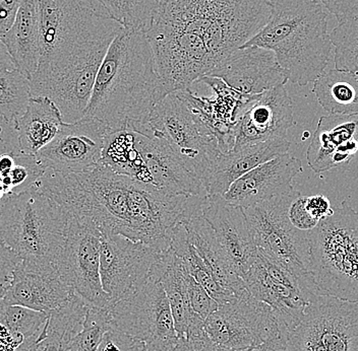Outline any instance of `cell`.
<instances>
[{"label":"cell","mask_w":358,"mask_h":351,"mask_svg":"<svg viewBox=\"0 0 358 351\" xmlns=\"http://www.w3.org/2000/svg\"><path fill=\"white\" fill-rule=\"evenodd\" d=\"M273 0H165L145 36L165 97L209 77L267 24Z\"/></svg>","instance_id":"1"},{"label":"cell","mask_w":358,"mask_h":351,"mask_svg":"<svg viewBox=\"0 0 358 351\" xmlns=\"http://www.w3.org/2000/svg\"><path fill=\"white\" fill-rule=\"evenodd\" d=\"M164 98L147 36L122 29L103 59L85 116L101 121L109 131H138Z\"/></svg>","instance_id":"2"},{"label":"cell","mask_w":358,"mask_h":351,"mask_svg":"<svg viewBox=\"0 0 358 351\" xmlns=\"http://www.w3.org/2000/svg\"><path fill=\"white\" fill-rule=\"evenodd\" d=\"M274 52L289 82L306 87L324 73L332 54L328 13L317 0H273L265 27L243 47Z\"/></svg>","instance_id":"3"},{"label":"cell","mask_w":358,"mask_h":351,"mask_svg":"<svg viewBox=\"0 0 358 351\" xmlns=\"http://www.w3.org/2000/svg\"><path fill=\"white\" fill-rule=\"evenodd\" d=\"M40 60L46 70L83 54L107 39H115L122 27L97 0H38Z\"/></svg>","instance_id":"4"},{"label":"cell","mask_w":358,"mask_h":351,"mask_svg":"<svg viewBox=\"0 0 358 351\" xmlns=\"http://www.w3.org/2000/svg\"><path fill=\"white\" fill-rule=\"evenodd\" d=\"M69 216L37 185L0 201V239L22 260L56 267Z\"/></svg>","instance_id":"5"},{"label":"cell","mask_w":358,"mask_h":351,"mask_svg":"<svg viewBox=\"0 0 358 351\" xmlns=\"http://www.w3.org/2000/svg\"><path fill=\"white\" fill-rule=\"evenodd\" d=\"M310 270L324 296L358 301V212L347 201L308 232Z\"/></svg>","instance_id":"6"},{"label":"cell","mask_w":358,"mask_h":351,"mask_svg":"<svg viewBox=\"0 0 358 351\" xmlns=\"http://www.w3.org/2000/svg\"><path fill=\"white\" fill-rule=\"evenodd\" d=\"M136 132L163 138L190 173L203 183V187L222 154L216 138L206 131L176 93L169 94L157 103L150 114L148 124Z\"/></svg>","instance_id":"7"},{"label":"cell","mask_w":358,"mask_h":351,"mask_svg":"<svg viewBox=\"0 0 358 351\" xmlns=\"http://www.w3.org/2000/svg\"><path fill=\"white\" fill-rule=\"evenodd\" d=\"M299 194L294 190L243 209L257 249L291 274L306 277L313 275L308 232L296 229L288 216L291 202Z\"/></svg>","instance_id":"8"},{"label":"cell","mask_w":358,"mask_h":351,"mask_svg":"<svg viewBox=\"0 0 358 351\" xmlns=\"http://www.w3.org/2000/svg\"><path fill=\"white\" fill-rule=\"evenodd\" d=\"M114 39L101 41L83 54L29 78L30 97H46L59 109L64 123L82 119L86 114L96 78Z\"/></svg>","instance_id":"9"},{"label":"cell","mask_w":358,"mask_h":351,"mask_svg":"<svg viewBox=\"0 0 358 351\" xmlns=\"http://www.w3.org/2000/svg\"><path fill=\"white\" fill-rule=\"evenodd\" d=\"M243 279L250 294L272 308L284 335L301 321L306 308L322 294L313 275L296 276L259 249Z\"/></svg>","instance_id":"10"},{"label":"cell","mask_w":358,"mask_h":351,"mask_svg":"<svg viewBox=\"0 0 358 351\" xmlns=\"http://www.w3.org/2000/svg\"><path fill=\"white\" fill-rule=\"evenodd\" d=\"M109 311L111 328L144 342L148 350L168 351L178 341L166 292L154 277Z\"/></svg>","instance_id":"11"},{"label":"cell","mask_w":358,"mask_h":351,"mask_svg":"<svg viewBox=\"0 0 358 351\" xmlns=\"http://www.w3.org/2000/svg\"><path fill=\"white\" fill-rule=\"evenodd\" d=\"M289 351H358V301L321 294L287 334Z\"/></svg>","instance_id":"12"},{"label":"cell","mask_w":358,"mask_h":351,"mask_svg":"<svg viewBox=\"0 0 358 351\" xmlns=\"http://www.w3.org/2000/svg\"><path fill=\"white\" fill-rule=\"evenodd\" d=\"M67 216L66 241L56 268L66 285L90 308H109L111 299L101 279L102 232L92 221Z\"/></svg>","instance_id":"13"},{"label":"cell","mask_w":358,"mask_h":351,"mask_svg":"<svg viewBox=\"0 0 358 351\" xmlns=\"http://www.w3.org/2000/svg\"><path fill=\"white\" fill-rule=\"evenodd\" d=\"M208 336L236 351L250 350L282 334L272 308L248 290L219 306L205 321Z\"/></svg>","instance_id":"14"},{"label":"cell","mask_w":358,"mask_h":351,"mask_svg":"<svg viewBox=\"0 0 358 351\" xmlns=\"http://www.w3.org/2000/svg\"><path fill=\"white\" fill-rule=\"evenodd\" d=\"M161 252L120 234H102L101 279L111 306L144 285L151 276Z\"/></svg>","instance_id":"15"},{"label":"cell","mask_w":358,"mask_h":351,"mask_svg":"<svg viewBox=\"0 0 358 351\" xmlns=\"http://www.w3.org/2000/svg\"><path fill=\"white\" fill-rule=\"evenodd\" d=\"M108 132L101 121L84 116L77 122L64 123L36 156L46 171L85 173L100 164Z\"/></svg>","instance_id":"16"},{"label":"cell","mask_w":358,"mask_h":351,"mask_svg":"<svg viewBox=\"0 0 358 351\" xmlns=\"http://www.w3.org/2000/svg\"><path fill=\"white\" fill-rule=\"evenodd\" d=\"M198 82L209 86L214 97H199L190 88L176 91V94L187 105L208 133L216 138L220 151L228 153L234 147L235 126L257 96L241 95L219 77H203Z\"/></svg>","instance_id":"17"},{"label":"cell","mask_w":358,"mask_h":351,"mask_svg":"<svg viewBox=\"0 0 358 351\" xmlns=\"http://www.w3.org/2000/svg\"><path fill=\"white\" fill-rule=\"evenodd\" d=\"M209 77L221 78L228 87L245 97L261 95L289 82L274 52L257 46L237 49Z\"/></svg>","instance_id":"18"},{"label":"cell","mask_w":358,"mask_h":351,"mask_svg":"<svg viewBox=\"0 0 358 351\" xmlns=\"http://www.w3.org/2000/svg\"><path fill=\"white\" fill-rule=\"evenodd\" d=\"M294 124L293 103L285 86L268 89L255 97L239 118L234 128L232 151L255 143L286 138Z\"/></svg>","instance_id":"19"},{"label":"cell","mask_w":358,"mask_h":351,"mask_svg":"<svg viewBox=\"0 0 358 351\" xmlns=\"http://www.w3.org/2000/svg\"><path fill=\"white\" fill-rule=\"evenodd\" d=\"M73 294L55 266L22 260L1 297L8 305L49 314L66 304Z\"/></svg>","instance_id":"20"},{"label":"cell","mask_w":358,"mask_h":351,"mask_svg":"<svg viewBox=\"0 0 358 351\" xmlns=\"http://www.w3.org/2000/svg\"><path fill=\"white\" fill-rule=\"evenodd\" d=\"M201 216L216 232L236 274L243 278L256 261L257 247L245 211L222 195H207L201 201Z\"/></svg>","instance_id":"21"},{"label":"cell","mask_w":358,"mask_h":351,"mask_svg":"<svg viewBox=\"0 0 358 351\" xmlns=\"http://www.w3.org/2000/svg\"><path fill=\"white\" fill-rule=\"evenodd\" d=\"M299 158L286 153L257 165L230 186L224 198L246 209L294 191L293 179L302 172Z\"/></svg>","instance_id":"22"},{"label":"cell","mask_w":358,"mask_h":351,"mask_svg":"<svg viewBox=\"0 0 358 351\" xmlns=\"http://www.w3.org/2000/svg\"><path fill=\"white\" fill-rule=\"evenodd\" d=\"M136 143L149 172L151 187L170 195H208L203 183L190 173L163 138L136 132Z\"/></svg>","instance_id":"23"},{"label":"cell","mask_w":358,"mask_h":351,"mask_svg":"<svg viewBox=\"0 0 358 351\" xmlns=\"http://www.w3.org/2000/svg\"><path fill=\"white\" fill-rule=\"evenodd\" d=\"M205 197V196H203ZM203 197L189 196L180 221L194 249L207 264L215 279L224 290L235 296L248 290L245 281L235 271L234 265L217 238L216 232L201 216V201Z\"/></svg>","instance_id":"24"},{"label":"cell","mask_w":358,"mask_h":351,"mask_svg":"<svg viewBox=\"0 0 358 351\" xmlns=\"http://www.w3.org/2000/svg\"><path fill=\"white\" fill-rule=\"evenodd\" d=\"M358 151V115L323 116L306 151L315 174L348 164Z\"/></svg>","instance_id":"25"},{"label":"cell","mask_w":358,"mask_h":351,"mask_svg":"<svg viewBox=\"0 0 358 351\" xmlns=\"http://www.w3.org/2000/svg\"><path fill=\"white\" fill-rule=\"evenodd\" d=\"M187 272L185 264L171 248L161 252L151 276L160 281L169 301L178 338L205 332V319L190 306L187 292Z\"/></svg>","instance_id":"26"},{"label":"cell","mask_w":358,"mask_h":351,"mask_svg":"<svg viewBox=\"0 0 358 351\" xmlns=\"http://www.w3.org/2000/svg\"><path fill=\"white\" fill-rule=\"evenodd\" d=\"M289 147L287 138H279L221 154L205 184L208 195H225L235 181L257 165L287 153Z\"/></svg>","instance_id":"27"},{"label":"cell","mask_w":358,"mask_h":351,"mask_svg":"<svg viewBox=\"0 0 358 351\" xmlns=\"http://www.w3.org/2000/svg\"><path fill=\"white\" fill-rule=\"evenodd\" d=\"M0 39L15 69L29 80L37 70L40 60L38 0H22L13 26Z\"/></svg>","instance_id":"28"},{"label":"cell","mask_w":358,"mask_h":351,"mask_svg":"<svg viewBox=\"0 0 358 351\" xmlns=\"http://www.w3.org/2000/svg\"><path fill=\"white\" fill-rule=\"evenodd\" d=\"M89 308L73 292L62 307L49 313L41 334L24 341L17 351H66L73 337L84 327Z\"/></svg>","instance_id":"29"},{"label":"cell","mask_w":358,"mask_h":351,"mask_svg":"<svg viewBox=\"0 0 358 351\" xmlns=\"http://www.w3.org/2000/svg\"><path fill=\"white\" fill-rule=\"evenodd\" d=\"M15 123L22 153L33 156L52 142L64 124L59 109L46 97H31Z\"/></svg>","instance_id":"30"},{"label":"cell","mask_w":358,"mask_h":351,"mask_svg":"<svg viewBox=\"0 0 358 351\" xmlns=\"http://www.w3.org/2000/svg\"><path fill=\"white\" fill-rule=\"evenodd\" d=\"M101 165L118 175L127 176L150 186L151 179L136 143V132L129 129L109 131L105 138Z\"/></svg>","instance_id":"31"},{"label":"cell","mask_w":358,"mask_h":351,"mask_svg":"<svg viewBox=\"0 0 358 351\" xmlns=\"http://www.w3.org/2000/svg\"><path fill=\"white\" fill-rule=\"evenodd\" d=\"M313 93L324 111L358 115V77L348 71H324L313 82Z\"/></svg>","instance_id":"32"},{"label":"cell","mask_w":358,"mask_h":351,"mask_svg":"<svg viewBox=\"0 0 358 351\" xmlns=\"http://www.w3.org/2000/svg\"><path fill=\"white\" fill-rule=\"evenodd\" d=\"M170 248L181 259L187 272L194 277V281L207 290L208 294L219 304V306L231 301L236 297L234 294L224 290L222 286L217 283L211 270L190 243L187 230L181 223H178L172 231Z\"/></svg>","instance_id":"33"},{"label":"cell","mask_w":358,"mask_h":351,"mask_svg":"<svg viewBox=\"0 0 358 351\" xmlns=\"http://www.w3.org/2000/svg\"><path fill=\"white\" fill-rule=\"evenodd\" d=\"M124 30L147 33L165 0H97Z\"/></svg>","instance_id":"34"},{"label":"cell","mask_w":358,"mask_h":351,"mask_svg":"<svg viewBox=\"0 0 358 351\" xmlns=\"http://www.w3.org/2000/svg\"><path fill=\"white\" fill-rule=\"evenodd\" d=\"M48 317L47 313L22 306L8 305L4 301L0 307V323L4 324L22 344L41 334Z\"/></svg>","instance_id":"35"},{"label":"cell","mask_w":358,"mask_h":351,"mask_svg":"<svg viewBox=\"0 0 358 351\" xmlns=\"http://www.w3.org/2000/svg\"><path fill=\"white\" fill-rule=\"evenodd\" d=\"M30 98L29 80L19 70L0 73V114L17 120L26 111Z\"/></svg>","instance_id":"36"},{"label":"cell","mask_w":358,"mask_h":351,"mask_svg":"<svg viewBox=\"0 0 358 351\" xmlns=\"http://www.w3.org/2000/svg\"><path fill=\"white\" fill-rule=\"evenodd\" d=\"M337 70L348 71L358 77V17L339 24L330 33Z\"/></svg>","instance_id":"37"},{"label":"cell","mask_w":358,"mask_h":351,"mask_svg":"<svg viewBox=\"0 0 358 351\" xmlns=\"http://www.w3.org/2000/svg\"><path fill=\"white\" fill-rule=\"evenodd\" d=\"M46 170L40 164L37 156L33 154H17L15 156V165L10 173L1 174L6 195H15L33 187Z\"/></svg>","instance_id":"38"},{"label":"cell","mask_w":358,"mask_h":351,"mask_svg":"<svg viewBox=\"0 0 358 351\" xmlns=\"http://www.w3.org/2000/svg\"><path fill=\"white\" fill-rule=\"evenodd\" d=\"M109 308H89L84 327L73 337L66 351H97L105 333L111 328Z\"/></svg>","instance_id":"39"},{"label":"cell","mask_w":358,"mask_h":351,"mask_svg":"<svg viewBox=\"0 0 358 351\" xmlns=\"http://www.w3.org/2000/svg\"><path fill=\"white\" fill-rule=\"evenodd\" d=\"M187 292L192 310L203 319H207L219 308V304L189 274L187 275Z\"/></svg>","instance_id":"40"},{"label":"cell","mask_w":358,"mask_h":351,"mask_svg":"<svg viewBox=\"0 0 358 351\" xmlns=\"http://www.w3.org/2000/svg\"><path fill=\"white\" fill-rule=\"evenodd\" d=\"M22 259L0 239V296L13 281V274Z\"/></svg>","instance_id":"41"},{"label":"cell","mask_w":358,"mask_h":351,"mask_svg":"<svg viewBox=\"0 0 358 351\" xmlns=\"http://www.w3.org/2000/svg\"><path fill=\"white\" fill-rule=\"evenodd\" d=\"M168 351H236L216 343L208 336L207 332L178 338L176 345Z\"/></svg>","instance_id":"42"},{"label":"cell","mask_w":358,"mask_h":351,"mask_svg":"<svg viewBox=\"0 0 358 351\" xmlns=\"http://www.w3.org/2000/svg\"><path fill=\"white\" fill-rule=\"evenodd\" d=\"M306 196L301 195V193L293 199L291 202L289 209H288V216L291 223L296 229L301 231L310 232L315 229L317 225V221L313 220L310 214H308L306 207Z\"/></svg>","instance_id":"43"},{"label":"cell","mask_w":358,"mask_h":351,"mask_svg":"<svg viewBox=\"0 0 358 351\" xmlns=\"http://www.w3.org/2000/svg\"><path fill=\"white\" fill-rule=\"evenodd\" d=\"M21 153L15 120L0 114V156Z\"/></svg>","instance_id":"44"},{"label":"cell","mask_w":358,"mask_h":351,"mask_svg":"<svg viewBox=\"0 0 358 351\" xmlns=\"http://www.w3.org/2000/svg\"><path fill=\"white\" fill-rule=\"evenodd\" d=\"M339 24L358 17V0H319Z\"/></svg>","instance_id":"45"},{"label":"cell","mask_w":358,"mask_h":351,"mask_svg":"<svg viewBox=\"0 0 358 351\" xmlns=\"http://www.w3.org/2000/svg\"><path fill=\"white\" fill-rule=\"evenodd\" d=\"M134 341L129 335L110 328L103 336L97 351H131Z\"/></svg>","instance_id":"46"},{"label":"cell","mask_w":358,"mask_h":351,"mask_svg":"<svg viewBox=\"0 0 358 351\" xmlns=\"http://www.w3.org/2000/svg\"><path fill=\"white\" fill-rule=\"evenodd\" d=\"M306 207L308 214L317 223L334 214L330 200L324 195L306 196Z\"/></svg>","instance_id":"47"},{"label":"cell","mask_w":358,"mask_h":351,"mask_svg":"<svg viewBox=\"0 0 358 351\" xmlns=\"http://www.w3.org/2000/svg\"><path fill=\"white\" fill-rule=\"evenodd\" d=\"M21 3L22 0H0V38L13 26Z\"/></svg>","instance_id":"48"},{"label":"cell","mask_w":358,"mask_h":351,"mask_svg":"<svg viewBox=\"0 0 358 351\" xmlns=\"http://www.w3.org/2000/svg\"><path fill=\"white\" fill-rule=\"evenodd\" d=\"M21 342L17 341L4 324L0 323V351H17Z\"/></svg>","instance_id":"49"},{"label":"cell","mask_w":358,"mask_h":351,"mask_svg":"<svg viewBox=\"0 0 358 351\" xmlns=\"http://www.w3.org/2000/svg\"><path fill=\"white\" fill-rule=\"evenodd\" d=\"M248 351H289L287 336L284 334L279 335L276 338L264 342L261 345L250 348Z\"/></svg>","instance_id":"50"},{"label":"cell","mask_w":358,"mask_h":351,"mask_svg":"<svg viewBox=\"0 0 358 351\" xmlns=\"http://www.w3.org/2000/svg\"><path fill=\"white\" fill-rule=\"evenodd\" d=\"M15 69V64H13L10 55L8 54V49L0 39V73H10Z\"/></svg>","instance_id":"51"},{"label":"cell","mask_w":358,"mask_h":351,"mask_svg":"<svg viewBox=\"0 0 358 351\" xmlns=\"http://www.w3.org/2000/svg\"><path fill=\"white\" fill-rule=\"evenodd\" d=\"M131 351H152L148 350L147 346L145 345L144 342L136 341L134 339L133 346H131Z\"/></svg>","instance_id":"52"},{"label":"cell","mask_w":358,"mask_h":351,"mask_svg":"<svg viewBox=\"0 0 358 351\" xmlns=\"http://www.w3.org/2000/svg\"><path fill=\"white\" fill-rule=\"evenodd\" d=\"M6 190H4L3 181H2V176L0 174V201L6 197Z\"/></svg>","instance_id":"53"}]
</instances>
